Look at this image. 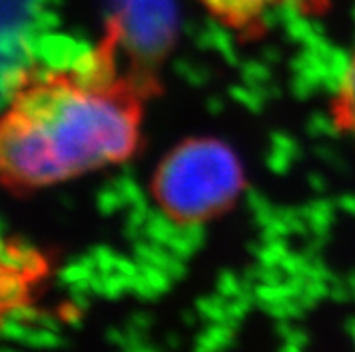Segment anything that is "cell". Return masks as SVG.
I'll return each mask as SVG.
<instances>
[{
    "label": "cell",
    "mask_w": 355,
    "mask_h": 352,
    "mask_svg": "<svg viewBox=\"0 0 355 352\" xmlns=\"http://www.w3.org/2000/svg\"><path fill=\"white\" fill-rule=\"evenodd\" d=\"M137 113L110 80L53 67L24 80L0 113V183L31 189L121 160Z\"/></svg>",
    "instance_id": "6da1fadb"
},
{
    "label": "cell",
    "mask_w": 355,
    "mask_h": 352,
    "mask_svg": "<svg viewBox=\"0 0 355 352\" xmlns=\"http://www.w3.org/2000/svg\"><path fill=\"white\" fill-rule=\"evenodd\" d=\"M242 189V169L230 147L189 140L168 155L155 176L162 210L180 223H200L227 207Z\"/></svg>",
    "instance_id": "7a4b0ae2"
},
{
    "label": "cell",
    "mask_w": 355,
    "mask_h": 352,
    "mask_svg": "<svg viewBox=\"0 0 355 352\" xmlns=\"http://www.w3.org/2000/svg\"><path fill=\"white\" fill-rule=\"evenodd\" d=\"M38 270L33 252L0 241V324L26 309L27 281Z\"/></svg>",
    "instance_id": "3957f363"
},
{
    "label": "cell",
    "mask_w": 355,
    "mask_h": 352,
    "mask_svg": "<svg viewBox=\"0 0 355 352\" xmlns=\"http://www.w3.org/2000/svg\"><path fill=\"white\" fill-rule=\"evenodd\" d=\"M202 2L213 13L227 22L245 24L263 18L282 0H202Z\"/></svg>",
    "instance_id": "277c9868"
},
{
    "label": "cell",
    "mask_w": 355,
    "mask_h": 352,
    "mask_svg": "<svg viewBox=\"0 0 355 352\" xmlns=\"http://www.w3.org/2000/svg\"><path fill=\"white\" fill-rule=\"evenodd\" d=\"M336 95H338L336 126H341L355 137V50L354 54H350L347 72L343 76Z\"/></svg>",
    "instance_id": "5b68a950"
},
{
    "label": "cell",
    "mask_w": 355,
    "mask_h": 352,
    "mask_svg": "<svg viewBox=\"0 0 355 352\" xmlns=\"http://www.w3.org/2000/svg\"><path fill=\"white\" fill-rule=\"evenodd\" d=\"M303 218H305L306 227L311 230H314L315 234H323L332 221V207L324 201H315L309 207Z\"/></svg>",
    "instance_id": "8992f818"
}]
</instances>
